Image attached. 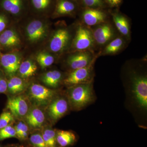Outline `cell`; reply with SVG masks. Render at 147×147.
I'll list each match as a JSON object with an SVG mask.
<instances>
[{
	"mask_svg": "<svg viewBox=\"0 0 147 147\" xmlns=\"http://www.w3.org/2000/svg\"><path fill=\"white\" fill-rule=\"evenodd\" d=\"M143 65L128 64L122 71L125 93V108L131 113L137 125H147V74Z\"/></svg>",
	"mask_w": 147,
	"mask_h": 147,
	"instance_id": "6da1fadb",
	"label": "cell"
},
{
	"mask_svg": "<svg viewBox=\"0 0 147 147\" xmlns=\"http://www.w3.org/2000/svg\"><path fill=\"white\" fill-rule=\"evenodd\" d=\"M65 94L70 109L79 111L93 104L96 100L94 82L67 87Z\"/></svg>",
	"mask_w": 147,
	"mask_h": 147,
	"instance_id": "7a4b0ae2",
	"label": "cell"
},
{
	"mask_svg": "<svg viewBox=\"0 0 147 147\" xmlns=\"http://www.w3.org/2000/svg\"><path fill=\"white\" fill-rule=\"evenodd\" d=\"M57 90L48 88L39 84H32L29 88V99L33 102L34 106L45 107L59 94Z\"/></svg>",
	"mask_w": 147,
	"mask_h": 147,
	"instance_id": "3957f363",
	"label": "cell"
},
{
	"mask_svg": "<svg viewBox=\"0 0 147 147\" xmlns=\"http://www.w3.org/2000/svg\"><path fill=\"white\" fill-rule=\"evenodd\" d=\"M95 44L92 30L84 24L79 25L71 41V48L73 52L85 50L92 51Z\"/></svg>",
	"mask_w": 147,
	"mask_h": 147,
	"instance_id": "277c9868",
	"label": "cell"
},
{
	"mask_svg": "<svg viewBox=\"0 0 147 147\" xmlns=\"http://www.w3.org/2000/svg\"><path fill=\"white\" fill-rule=\"evenodd\" d=\"M96 60L85 67L70 71L64 78L63 82L64 85L68 87L93 82L95 75L94 65Z\"/></svg>",
	"mask_w": 147,
	"mask_h": 147,
	"instance_id": "5b68a950",
	"label": "cell"
},
{
	"mask_svg": "<svg viewBox=\"0 0 147 147\" xmlns=\"http://www.w3.org/2000/svg\"><path fill=\"white\" fill-rule=\"evenodd\" d=\"M70 109L67 98L59 93L47 106V115L53 123H55L67 114Z\"/></svg>",
	"mask_w": 147,
	"mask_h": 147,
	"instance_id": "8992f818",
	"label": "cell"
},
{
	"mask_svg": "<svg viewBox=\"0 0 147 147\" xmlns=\"http://www.w3.org/2000/svg\"><path fill=\"white\" fill-rule=\"evenodd\" d=\"M0 10L14 18L23 17L30 12L28 0H0Z\"/></svg>",
	"mask_w": 147,
	"mask_h": 147,
	"instance_id": "52a82bcc",
	"label": "cell"
},
{
	"mask_svg": "<svg viewBox=\"0 0 147 147\" xmlns=\"http://www.w3.org/2000/svg\"><path fill=\"white\" fill-rule=\"evenodd\" d=\"M71 35L68 28L57 29L50 39L49 47L52 52L57 54L63 53L71 43Z\"/></svg>",
	"mask_w": 147,
	"mask_h": 147,
	"instance_id": "ba28073f",
	"label": "cell"
},
{
	"mask_svg": "<svg viewBox=\"0 0 147 147\" xmlns=\"http://www.w3.org/2000/svg\"><path fill=\"white\" fill-rule=\"evenodd\" d=\"M97 56H94L91 50L76 51L67 58L65 65L70 71L85 67L96 59Z\"/></svg>",
	"mask_w": 147,
	"mask_h": 147,
	"instance_id": "9c48e42d",
	"label": "cell"
},
{
	"mask_svg": "<svg viewBox=\"0 0 147 147\" xmlns=\"http://www.w3.org/2000/svg\"><path fill=\"white\" fill-rule=\"evenodd\" d=\"M42 19L32 20L26 29V36L28 40L32 43L41 41L47 36L48 32L47 24Z\"/></svg>",
	"mask_w": 147,
	"mask_h": 147,
	"instance_id": "30bf717a",
	"label": "cell"
},
{
	"mask_svg": "<svg viewBox=\"0 0 147 147\" xmlns=\"http://www.w3.org/2000/svg\"><path fill=\"white\" fill-rule=\"evenodd\" d=\"M7 108L13 117L18 119L25 117L30 108L29 100L24 96L18 95L9 98Z\"/></svg>",
	"mask_w": 147,
	"mask_h": 147,
	"instance_id": "8fae6325",
	"label": "cell"
},
{
	"mask_svg": "<svg viewBox=\"0 0 147 147\" xmlns=\"http://www.w3.org/2000/svg\"><path fill=\"white\" fill-rule=\"evenodd\" d=\"M96 26L92 30L96 44L104 46L115 38V32L111 24L106 22Z\"/></svg>",
	"mask_w": 147,
	"mask_h": 147,
	"instance_id": "7c38bea8",
	"label": "cell"
},
{
	"mask_svg": "<svg viewBox=\"0 0 147 147\" xmlns=\"http://www.w3.org/2000/svg\"><path fill=\"white\" fill-rule=\"evenodd\" d=\"M56 0H28L30 12L39 16L53 13Z\"/></svg>",
	"mask_w": 147,
	"mask_h": 147,
	"instance_id": "4fadbf2b",
	"label": "cell"
},
{
	"mask_svg": "<svg viewBox=\"0 0 147 147\" xmlns=\"http://www.w3.org/2000/svg\"><path fill=\"white\" fill-rule=\"evenodd\" d=\"M82 18L84 25L91 27L106 22L107 15L98 9L88 8L83 11Z\"/></svg>",
	"mask_w": 147,
	"mask_h": 147,
	"instance_id": "5bb4252c",
	"label": "cell"
},
{
	"mask_svg": "<svg viewBox=\"0 0 147 147\" xmlns=\"http://www.w3.org/2000/svg\"><path fill=\"white\" fill-rule=\"evenodd\" d=\"M0 63L6 74L13 76L18 71L21 64V59L16 54L13 53L1 55Z\"/></svg>",
	"mask_w": 147,
	"mask_h": 147,
	"instance_id": "9a60e30c",
	"label": "cell"
},
{
	"mask_svg": "<svg viewBox=\"0 0 147 147\" xmlns=\"http://www.w3.org/2000/svg\"><path fill=\"white\" fill-rule=\"evenodd\" d=\"M45 114L39 107L34 106L25 117L26 123L32 128L39 129L43 126L45 121Z\"/></svg>",
	"mask_w": 147,
	"mask_h": 147,
	"instance_id": "2e32d148",
	"label": "cell"
},
{
	"mask_svg": "<svg viewBox=\"0 0 147 147\" xmlns=\"http://www.w3.org/2000/svg\"><path fill=\"white\" fill-rule=\"evenodd\" d=\"M75 0H56L52 15L55 17L72 15L77 9Z\"/></svg>",
	"mask_w": 147,
	"mask_h": 147,
	"instance_id": "e0dca14e",
	"label": "cell"
},
{
	"mask_svg": "<svg viewBox=\"0 0 147 147\" xmlns=\"http://www.w3.org/2000/svg\"><path fill=\"white\" fill-rule=\"evenodd\" d=\"M19 36L12 29L5 30L0 34V47L10 48L17 47L21 43Z\"/></svg>",
	"mask_w": 147,
	"mask_h": 147,
	"instance_id": "ac0fdd59",
	"label": "cell"
},
{
	"mask_svg": "<svg viewBox=\"0 0 147 147\" xmlns=\"http://www.w3.org/2000/svg\"><path fill=\"white\" fill-rule=\"evenodd\" d=\"M64 77L60 71L51 70L43 74L41 77L42 82L47 86L56 89L63 83Z\"/></svg>",
	"mask_w": 147,
	"mask_h": 147,
	"instance_id": "d6986e66",
	"label": "cell"
},
{
	"mask_svg": "<svg viewBox=\"0 0 147 147\" xmlns=\"http://www.w3.org/2000/svg\"><path fill=\"white\" fill-rule=\"evenodd\" d=\"M113 18L115 26L119 32L125 38H129L130 26L127 18L119 13H113Z\"/></svg>",
	"mask_w": 147,
	"mask_h": 147,
	"instance_id": "ffe728a7",
	"label": "cell"
},
{
	"mask_svg": "<svg viewBox=\"0 0 147 147\" xmlns=\"http://www.w3.org/2000/svg\"><path fill=\"white\" fill-rule=\"evenodd\" d=\"M125 41L122 37L113 38L105 45L100 55H111L117 54L120 52L125 45Z\"/></svg>",
	"mask_w": 147,
	"mask_h": 147,
	"instance_id": "44dd1931",
	"label": "cell"
},
{
	"mask_svg": "<svg viewBox=\"0 0 147 147\" xmlns=\"http://www.w3.org/2000/svg\"><path fill=\"white\" fill-rule=\"evenodd\" d=\"M76 141V135L67 130L56 131V142L61 147H67L74 144Z\"/></svg>",
	"mask_w": 147,
	"mask_h": 147,
	"instance_id": "7402d4cb",
	"label": "cell"
},
{
	"mask_svg": "<svg viewBox=\"0 0 147 147\" xmlns=\"http://www.w3.org/2000/svg\"><path fill=\"white\" fill-rule=\"evenodd\" d=\"M37 69L36 64L32 61L28 60L21 63L18 71L21 78H28L33 76Z\"/></svg>",
	"mask_w": 147,
	"mask_h": 147,
	"instance_id": "603a6c76",
	"label": "cell"
},
{
	"mask_svg": "<svg viewBox=\"0 0 147 147\" xmlns=\"http://www.w3.org/2000/svg\"><path fill=\"white\" fill-rule=\"evenodd\" d=\"M7 82V90L11 94L21 93L26 88V84L20 77L11 76Z\"/></svg>",
	"mask_w": 147,
	"mask_h": 147,
	"instance_id": "cb8c5ba5",
	"label": "cell"
},
{
	"mask_svg": "<svg viewBox=\"0 0 147 147\" xmlns=\"http://www.w3.org/2000/svg\"><path fill=\"white\" fill-rule=\"evenodd\" d=\"M42 136L46 147H55L56 143V131L50 128L45 129Z\"/></svg>",
	"mask_w": 147,
	"mask_h": 147,
	"instance_id": "d4e9b609",
	"label": "cell"
},
{
	"mask_svg": "<svg viewBox=\"0 0 147 147\" xmlns=\"http://www.w3.org/2000/svg\"><path fill=\"white\" fill-rule=\"evenodd\" d=\"M36 61L42 69L48 67L55 62V57L48 53H39L36 57Z\"/></svg>",
	"mask_w": 147,
	"mask_h": 147,
	"instance_id": "484cf974",
	"label": "cell"
},
{
	"mask_svg": "<svg viewBox=\"0 0 147 147\" xmlns=\"http://www.w3.org/2000/svg\"><path fill=\"white\" fill-rule=\"evenodd\" d=\"M16 137L21 140H25L28 138L29 134V127L26 123L20 121L14 127Z\"/></svg>",
	"mask_w": 147,
	"mask_h": 147,
	"instance_id": "4316f807",
	"label": "cell"
},
{
	"mask_svg": "<svg viewBox=\"0 0 147 147\" xmlns=\"http://www.w3.org/2000/svg\"><path fill=\"white\" fill-rule=\"evenodd\" d=\"M16 137L15 129L11 125L0 129V141Z\"/></svg>",
	"mask_w": 147,
	"mask_h": 147,
	"instance_id": "83f0119b",
	"label": "cell"
},
{
	"mask_svg": "<svg viewBox=\"0 0 147 147\" xmlns=\"http://www.w3.org/2000/svg\"><path fill=\"white\" fill-rule=\"evenodd\" d=\"M14 117L10 112H3L0 115V129L10 125L14 120Z\"/></svg>",
	"mask_w": 147,
	"mask_h": 147,
	"instance_id": "f1b7e54d",
	"label": "cell"
},
{
	"mask_svg": "<svg viewBox=\"0 0 147 147\" xmlns=\"http://www.w3.org/2000/svg\"><path fill=\"white\" fill-rule=\"evenodd\" d=\"M30 141L34 147H46L42 134L39 133L32 134L30 137Z\"/></svg>",
	"mask_w": 147,
	"mask_h": 147,
	"instance_id": "f546056e",
	"label": "cell"
},
{
	"mask_svg": "<svg viewBox=\"0 0 147 147\" xmlns=\"http://www.w3.org/2000/svg\"><path fill=\"white\" fill-rule=\"evenodd\" d=\"M84 4L88 8H98L103 6L102 0H82Z\"/></svg>",
	"mask_w": 147,
	"mask_h": 147,
	"instance_id": "4dcf8cb0",
	"label": "cell"
},
{
	"mask_svg": "<svg viewBox=\"0 0 147 147\" xmlns=\"http://www.w3.org/2000/svg\"><path fill=\"white\" fill-rule=\"evenodd\" d=\"M7 15L5 13L1 12L0 13V34L3 32L7 26Z\"/></svg>",
	"mask_w": 147,
	"mask_h": 147,
	"instance_id": "1f68e13d",
	"label": "cell"
},
{
	"mask_svg": "<svg viewBox=\"0 0 147 147\" xmlns=\"http://www.w3.org/2000/svg\"><path fill=\"white\" fill-rule=\"evenodd\" d=\"M7 90V81L3 75L0 74V93H5Z\"/></svg>",
	"mask_w": 147,
	"mask_h": 147,
	"instance_id": "d6a6232c",
	"label": "cell"
},
{
	"mask_svg": "<svg viewBox=\"0 0 147 147\" xmlns=\"http://www.w3.org/2000/svg\"><path fill=\"white\" fill-rule=\"evenodd\" d=\"M107 2L112 7H116L119 5L122 0H106Z\"/></svg>",
	"mask_w": 147,
	"mask_h": 147,
	"instance_id": "836d02e7",
	"label": "cell"
},
{
	"mask_svg": "<svg viewBox=\"0 0 147 147\" xmlns=\"http://www.w3.org/2000/svg\"><path fill=\"white\" fill-rule=\"evenodd\" d=\"M10 147H23L22 146H11Z\"/></svg>",
	"mask_w": 147,
	"mask_h": 147,
	"instance_id": "e575fe53",
	"label": "cell"
},
{
	"mask_svg": "<svg viewBox=\"0 0 147 147\" xmlns=\"http://www.w3.org/2000/svg\"><path fill=\"white\" fill-rule=\"evenodd\" d=\"M0 49H1V47H0ZM1 51H0V58H1Z\"/></svg>",
	"mask_w": 147,
	"mask_h": 147,
	"instance_id": "d590c367",
	"label": "cell"
},
{
	"mask_svg": "<svg viewBox=\"0 0 147 147\" xmlns=\"http://www.w3.org/2000/svg\"><path fill=\"white\" fill-rule=\"evenodd\" d=\"M75 1H77V0H75Z\"/></svg>",
	"mask_w": 147,
	"mask_h": 147,
	"instance_id": "8d00e7d4",
	"label": "cell"
},
{
	"mask_svg": "<svg viewBox=\"0 0 147 147\" xmlns=\"http://www.w3.org/2000/svg\"><path fill=\"white\" fill-rule=\"evenodd\" d=\"M0 147H1V146H0Z\"/></svg>",
	"mask_w": 147,
	"mask_h": 147,
	"instance_id": "74e56055",
	"label": "cell"
}]
</instances>
